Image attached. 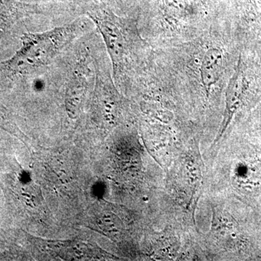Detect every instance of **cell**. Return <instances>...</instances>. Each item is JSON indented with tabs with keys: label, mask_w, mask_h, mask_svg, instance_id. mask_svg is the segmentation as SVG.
<instances>
[{
	"label": "cell",
	"mask_w": 261,
	"mask_h": 261,
	"mask_svg": "<svg viewBox=\"0 0 261 261\" xmlns=\"http://www.w3.org/2000/svg\"><path fill=\"white\" fill-rule=\"evenodd\" d=\"M92 23L82 15L50 30L25 33L20 49L10 59L0 63V77L18 80L47 68L77 39L89 33Z\"/></svg>",
	"instance_id": "cell-1"
},
{
	"label": "cell",
	"mask_w": 261,
	"mask_h": 261,
	"mask_svg": "<svg viewBox=\"0 0 261 261\" xmlns=\"http://www.w3.org/2000/svg\"><path fill=\"white\" fill-rule=\"evenodd\" d=\"M223 178L228 198L261 211V142L242 136L226 147Z\"/></svg>",
	"instance_id": "cell-2"
},
{
	"label": "cell",
	"mask_w": 261,
	"mask_h": 261,
	"mask_svg": "<svg viewBox=\"0 0 261 261\" xmlns=\"http://www.w3.org/2000/svg\"><path fill=\"white\" fill-rule=\"evenodd\" d=\"M248 71L247 65L244 61L243 56L240 55L234 72L228 82L226 92L224 118L217 137L214 141V145L219 142L220 139L224 135L233 118L246 107L250 101L249 97L252 84Z\"/></svg>",
	"instance_id": "cell-3"
},
{
	"label": "cell",
	"mask_w": 261,
	"mask_h": 261,
	"mask_svg": "<svg viewBox=\"0 0 261 261\" xmlns=\"http://www.w3.org/2000/svg\"><path fill=\"white\" fill-rule=\"evenodd\" d=\"M223 54L218 48L207 49L201 63V79L207 94L217 83L223 68Z\"/></svg>",
	"instance_id": "cell-4"
},
{
	"label": "cell",
	"mask_w": 261,
	"mask_h": 261,
	"mask_svg": "<svg viewBox=\"0 0 261 261\" xmlns=\"http://www.w3.org/2000/svg\"><path fill=\"white\" fill-rule=\"evenodd\" d=\"M244 137L261 142V102L250 117L248 126Z\"/></svg>",
	"instance_id": "cell-5"
},
{
	"label": "cell",
	"mask_w": 261,
	"mask_h": 261,
	"mask_svg": "<svg viewBox=\"0 0 261 261\" xmlns=\"http://www.w3.org/2000/svg\"><path fill=\"white\" fill-rule=\"evenodd\" d=\"M87 1L88 0H51V3H61L73 7L79 10L81 15H82V8Z\"/></svg>",
	"instance_id": "cell-6"
},
{
	"label": "cell",
	"mask_w": 261,
	"mask_h": 261,
	"mask_svg": "<svg viewBox=\"0 0 261 261\" xmlns=\"http://www.w3.org/2000/svg\"><path fill=\"white\" fill-rule=\"evenodd\" d=\"M99 1L102 2V3H106V5H109L110 3L113 1V0H99Z\"/></svg>",
	"instance_id": "cell-7"
},
{
	"label": "cell",
	"mask_w": 261,
	"mask_h": 261,
	"mask_svg": "<svg viewBox=\"0 0 261 261\" xmlns=\"http://www.w3.org/2000/svg\"><path fill=\"white\" fill-rule=\"evenodd\" d=\"M258 219H259V221H260V226H261V211H260V215H259Z\"/></svg>",
	"instance_id": "cell-8"
},
{
	"label": "cell",
	"mask_w": 261,
	"mask_h": 261,
	"mask_svg": "<svg viewBox=\"0 0 261 261\" xmlns=\"http://www.w3.org/2000/svg\"><path fill=\"white\" fill-rule=\"evenodd\" d=\"M130 1H136V0H130Z\"/></svg>",
	"instance_id": "cell-9"
}]
</instances>
